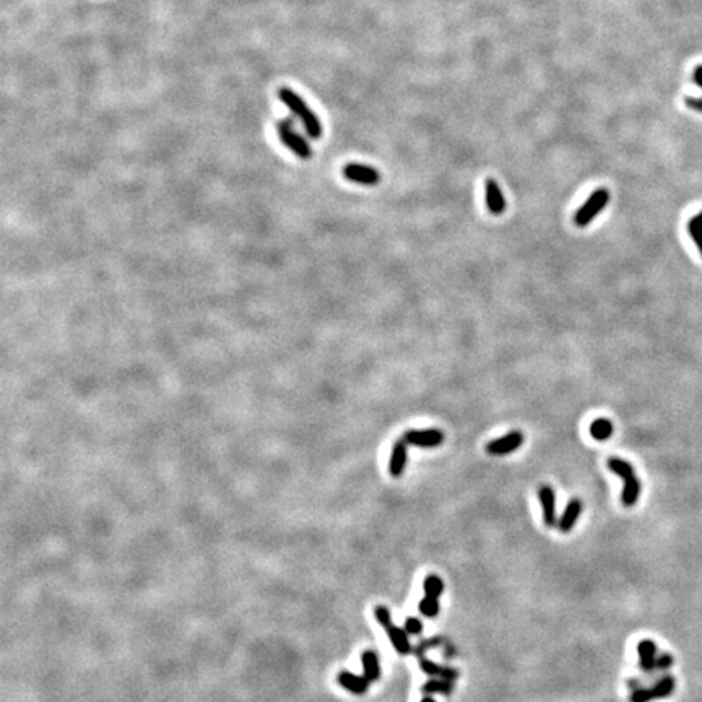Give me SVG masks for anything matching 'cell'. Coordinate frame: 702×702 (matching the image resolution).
I'll return each instance as SVG.
<instances>
[{"label": "cell", "instance_id": "e0dca14e", "mask_svg": "<svg viewBox=\"0 0 702 702\" xmlns=\"http://www.w3.org/2000/svg\"><path fill=\"white\" fill-rule=\"evenodd\" d=\"M419 667H421V670L426 673L428 676H439L441 679H447V681H454V679L458 678L457 670H452V668H447V667H439L438 663L426 660V659H421Z\"/></svg>", "mask_w": 702, "mask_h": 702}, {"label": "cell", "instance_id": "5bb4252c", "mask_svg": "<svg viewBox=\"0 0 702 702\" xmlns=\"http://www.w3.org/2000/svg\"><path fill=\"white\" fill-rule=\"evenodd\" d=\"M638 654H639V663L640 668L644 672L650 673L654 668H657V645L652 640L645 639L640 640L638 644Z\"/></svg>", "mask_w": 702, "mask_h": 702}, {"label": "cell", "instance_id": "9a60e30c", "mask_svg": "<svg viewBox=\"0 0 702 702\" xmlns=\"http://www.w3.org/2000/svg\"><path fill=\"white\" fill-rule=\"evenodd\" d=\"M384 629H385L387 635H389L392 645H394L395 650L399 652L400 655H408V654H410V652H412V644H410V639H408L407 631H403V629L394 626V623L389 624V626L384 628Z\"/></svg>", "mask_w": 702, "mask_h": 702}, {"label": "cell", "instance_id": "5b68a950", "mask_svg": "<svg viewBox=\"0 0 702 702\" xmlns=\"http://www.w3.org/2000/svg\"><path fill=\"white\" fill-rule=\"evenodd\" d=\"M444 433L438 428H429V429H408L405 434H403V441L407 442L408 446L414 447H421V449H434V447H439L442 442H444Z\"/></svg>", "mask_w": 702, "mask_h": 702}, {"label": "cell", "instance_id": "44dd1931", "mask_svg": "<svg viewBox=\"0 0 702 702\" xmlns=\"http://www.w3.org/2000/svg\"><path fill=\"white\" fill-rule=\"evenodd\" d=\"M419 611H421L423 616L426 618H436L439 615V601L438 599H433V596H426L419 601Z\"/></svg>", "mask_w": 702, "mask_h": 702}, {"label": "cell", "instance_id": "8fae6325", "mask_svg": "<svg viewBox=\"0 0 702 702\" xmlns=\"http://www.w3.org/2000/svg\"><path fill=\"white\" fill-rule=\"evenodd\" d=\"M486 205H488L489 213L493 215H501L506 210L504 196L494 179L486 181Z\"/></svg>", "mask_w": 702, "mask_h": 702}, {"label": "cell", "instance_id": "d4e9b609", "mask_svg": "<svg viewBox=\"0 0 702 702\" xmlns=\"http://www.w3.org/2000/svg\"><path fill=\"white\" fill-rule=\"evenodd\" d=\"M672 665H673L672 655L663 654L660 659H657V668H660V670H667V668H670Z\"/></svg>", "mask_w": 702, "mask_h": 702}, {"label": "cell", "instance_id": "484cf974", "mask_svg": "<svg viewBox=\"0 0 702 702\" xmlns=\"http://www.w3.org/2000/svg\"><path fill=\"white\" fill-rule=\"evenodd\" d=\"M421 702H436L433 698H429V696H426V698H423Z\"/></svg>", "mask_w": 702, "mask_h": 702}, {"label": "cell", "instance_id": "603a6c76", "mask_svg": "<svg viewBox=\"0 0 702 702\" xmlns=\"http://www.w3.org/2000/svg\"><path fill=\"white\" fill-rule=\"evenodd\" d=\"M374 616H375V620H378V623L383 628H387V626H389V624H392V616H390L389 608H385V606H375L374 608Z\"/></svg>", "mask_w": 702, "mask_h": 702}, {"label": "cell", "instance_id": "6da1fadb", "mask_svg": "<svg viewBox=\"0 0 702 702\" xmlns=\"http://www.w3.org/2000/svg\"><path fill=\"white\" fill-rule=\"evenodd\" d=\"M278 98L291 111L293 115L301 120L309 137L314 138V140L322 137V124H320L316 113L307 106V103L296 91H293L291 88L281 86L278 90Z\"/></svg>", "mask_w": 702, "mask_h": 702}, {"label": "cell", "instance_id": "ba28073f", "mask_svg": "<svg viewBox=\"0 0 702 702\" xmlns=\"http://www.w3.org/2000/svg\"><path fill=\"white\" fill-rule=\"evenodd\" d=\"M522 444H523V434L521 431H512V433L502 436L499 439L488 442L486 452H488L489 455L501 457V455L512 454V452H516Z\"/></svg>", "mask_w": 702, "mask_h": 702}, {"label": "cell", "instance_id": "8992f818", "mask_svg": "<svg viewBox=\"0 0 702 702\" xmlns=\"http://www.w3.org/2000/svg\"><path fill=\"white\" fill-rule=\"evenodd\" d=\"M675 691V679L673 676H663L655 686L645 689H635L631 696V702H650L654 699H665Z\"/></svg>", "mask_w": 702, "mask_h": 702}, {"label": "cell", "instance_id": "4fadbf2b", "mask_svg": "<svg viewBox=\"0 0 702 702\" xmlns=\"http://www.w3.org/2000/svg\"><path fill=\"white\" fill-rule=\"evenodd\" d=\"M580 512H582V501L577 499V497L576 499L569 501V504L565 512H562L561 519L557 521V528H560V532L562 533L571 532V530L576 527Z\"/></svg>", "mask_w": 702, "mask_h": 702}, {"label": "cell", "instance_id": "d6986e66", "mask_svg": "<svg viewBox=\"0 0 702 702\" xmlns=\"http://www.w3.org/2000/svg\"><path fill=\"white\" fill-rule=\"evenodd\" d=\"M454 691V684L447 679H429L426 684H423L424 694H451Z\"/></svg>", "mask_w": 702, "mask_h": 702}, {"label": "cell", "instance_id": "2e32d148", "mask_svg": "<svg viewBox=\"0 0 702 702\" xmlns=\"http://www.w3.org/2000/svg\"><path fill=\"white\" fill-rule=\"evenodd\" d=\"M361 663H363V675L366 676L369 681H379L380 678V663H379V655L375 654L374 650H364L361 655Z\"/></svg>", "mask_w": 702, "mask_h": 702}, {"label": "cell", "instance_id": "cb8c5ba5", "mask_svg": "<svg viewBox=\"0 0 702 702\" xmlns=\"http://www.w3.org/2000/svg\"><path fill=\"white\" fill-rule=\"evenodd\" d=\"M405 631L408 635H419L423 633V623L418 618H408L405 621Z\"/></svg>", "mask_w": 702, "mask_h": 702}, {"label": "cell", "instance_id": "7a4b0ae2", "mask_svg": "<svg viewBox=\"0 0 702 702\" xmlns=\"http://www.w3.org/2000/svg\"><path fill=\"white\" fill-rule=\"evenodd\" d=\"M608 470L618 475L623 480V493H621V502L626 507H633L635 502L639 501L640 496V482L635 475L633 465L626 460H621V458L613 457L608 460Z\"/></svg>", "mask_w": 702, "mask_h": 702}, {"label": "cell", "instance_id": "277c9868", "mask_svg": "<svg viewBox=\"0 0 702 702\" xmlns=\"http://www.w3.org/2000/svg\"><path fill=\"white\" fill-rule=\"evenodd\" d=\"M608 202H610V192L606 189H596L592 196L589 197V200L577 210L576 215H574L576 225L580 226V228L587 226L596 215L604 212V208L606 207Z\"/></svg>", "mask_w": 702, "mask_h": 702}, {"label": "cell", "instance_id": "7c38bea8", "mask_svg": "<svg viewBox=\"0 0 702 702\" xmlns=\"http://www.w3.org/2000/svg\"><path fill=\"white\" fill-rule=\"evenodd\" d=\"M336 679H339V683L346 691H350V693L358 694V696L366 694L368 689H369V684H371V681H369V679L364 675H353V673H350V672L339 673V678Z\"/></svg>", "mask_w": 702, "mask_h": 702}, {"label": "cell", "instance_id": "30bf717a", "mask_svg": "<svg viewBox=\"0 0 702 702\" xmlns=\"http://www.w3.org/2000/svg\"><path fill=\"white\" fill-rule=\"evenodd\" d=\"M407 446L408 444L403 439H399L394 444V449H392V454H390V462H389L390 477L399 478V477H402L403 472H405L407 460H408Z\"/></svg>", "mask_w": 702, "mask_h": 702}, {"label": "cell", "instance_id": "ffe728a7", "mask_svg": "<svg viewBox=\"0 0 702 702\" xmlns=\"http://www.w3.org/2000/svg\"><path fill=\"white\" fill-rule=\"evenodd\" d=\"M423 589H424V595L426 596L439 599L442 592H444V582H442V579L438 576H428L426 579H424Z\"/></svg>", "mask_w": 702, "mask_h": 702}, {"label": "cell", "instance_id": "3957f363", "mask_svg": "<svg viewBox=\"0 0 702 702\" xmlns=\"http://www.w3.org/2000/svg\"><path fill=\"white\" fill-rule=\"evenodd\" d=\"M276 130H278L281 143H283L288 150L295 153L298 158L309 159L312 157L311 145H309L306 138L296 130V127L293 124L291 119H281L280 123L276 124Z\"/></svg>", "mask_w": 702, "mask_h": 702}, {"label": "cell", "instance_id": "52a82bcc", "mask_svg": "<svg viewBox=\"0 0 702 702\" xmlns=\"http://www.w3.org/2000/svg\"><path fill=\"white\" fill-rule=\"evenodd\" d=\"M344 176L348 181L356 182V184L361 186H375L380 181V174L378 169H374L373 166L359 163L346 164L344 168Z\"/></svg>", "mask_w": 702, "mask_h": 702}, {"label": "cell", "instance_id": "7402d4cb", "mask_svg": "<svg viewBox=\"0 0 702 702\" xmlns=\"http://www.w3.org/2000/svg\"><path fill=\"white\" fill-rule=\"evenodd\" d=\"M694 81H696V85L702 88V65H698V67L694 69ZM684 103H686L688 108L694 109V111H699V113H702V98L701 99L686 98V99H684Z\"/></svg>", "mask_w": 702, "mask_h": 702}, {"label": "cell", "instance_id": "9c48e42d", "mask_svg": "<svg viewBox=\"0 0 702 702\" xmlns=\"http://www.w3.org/2000/svg\"><path fill=\"white\" fill-rule=\"evenodd\" d=\"M538 497L541 502V511H543V522L546 527H557L556 519V494L555 489L548 485H543L538 489Z\"/></svg>", "mask_w": 702, "mask_h": 702}, {"label": "cell", "instance_id": "ac0fdd59", "mask_svg": "<svg viewBox=\"0 0 702 702\" xmlns=\"http://www.w3.org/2000/svg\"><path fill=\"white\" fill-rule=\"evenodd\" d=\"M613 431H615V428H613V423L610 421V419H605V418L595 419V421L590 424V434H592V438L596 441L610 439L613 436Z\"/></svg>", "mask_w": 702, "mask_h": 702}]
</instances>
